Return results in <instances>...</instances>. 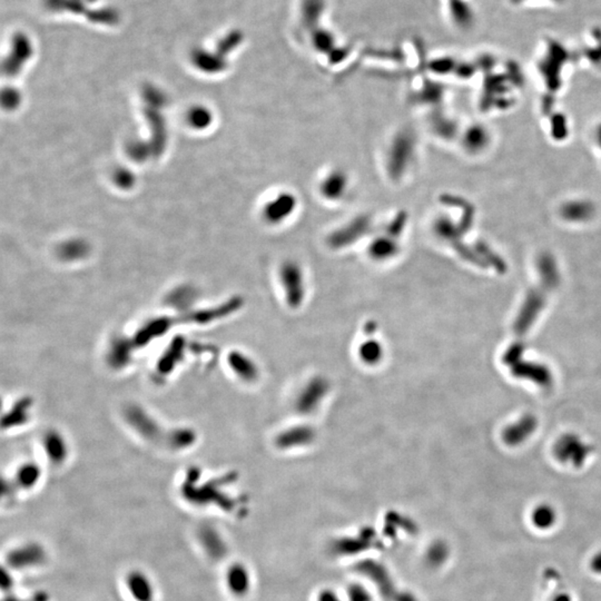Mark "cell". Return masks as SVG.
I'll list each match as a JSON object with an SVG mask.
<instances>
[{"label":"cell","instance_id":"1","mask_svg":"<svg viewBox=\"0 0 601 601\" xmlns=\"http://www.w3.org/2000/svg\"><path fill=\"white\" fill-rule=\"evenodd\" d=\"M224 586L233 598L244 599L253 587L250 569L242 562L229 564L224 572Z\"/></svg>","mask_w":601,"mask_h":601},{"label":"cell","instance_id":"2","mask_svg":"<svg viewBox=\"0 0 601 601\" xmlns=\"http://www.w3.org/2000/svg\"><path fill=\"white\" fill-rule=\"evenodd\" d=\"M124 589L131 601H156V586L141 570L134 569L126 574Z\"/></svg>","mask_w":601,"mask_h":601},{"label":"cell","instance_id":"3","mask_svg":"<svg viewBox=\"0 0 601 601\" xmlns=\"http://www.w3.org/2000/svg\"><path fill=\"white\" fill-rule=\"evenodd\" d=\"M34 405L32 398L25 396L19 398L13 407L0 415V429L11 430L26 426L32 418V409Z\"/></svg>","mask_w":601,"mask_h":601},{"label":"cell","instance_id":"4","mask_svg":"<svg viewBox=\"0 0 601 601\" xmlns=\"http://www.w3.org/2000/svg\"><path fill=\"white\" fill-rule=\"evenodd\" d=\"M43 448L45 455L53 463L64 462L66 460L68 447L64 436L56 430H49L43 436Z\"/></svg>","mask_w":601,"mask_h":601},{"label":"cell","instance_id":"5","mask_svg":"<svg viewBox=\"0 0 601 601\" xmlns=\"http://www.w3.org/2000/svg\"><path fill=\"white\" fill-rule=\"evenodd\" d=\"M42 478V469L37 463L25 462L19 467L15 476V483L22 489L30 490L35 487Z\"/></svg>","mask_w":601,"mask_h":601},{"label":"cell","instance_id":"6","mask_svg":"<svg viewBox=\"0 0 601 601\" xmlns=\"http://www.w3.org/2000/svg\"><path fill=\"white\" fill-rule=\"evenodd\" d=\"M557 514L550 505H538L531 514V522L533 527L540 531H548L556 524Z\"/></svg>","mask_w":601,"mask_h":601},{"label":"cell","instance_id":"7","mask_svg":"<svg viewBox=\"0 0 601 601\" xmlns=\"http://www.w3.org/2000/svg\"><path fill=\"white\" fill-rule=\"evenodd\" d=\"M11 487L13 486H11V482L6 479L5 476L0 474V501L11 495Z\"/></svg>","mask_w":601,"mask_h":601},{"label":"cell","instance_id":"8","mask_svg":"<svg viewBox=\"0 0 601 601\" xmlns=\"http://www.w3.org/2000/svg\"><path fill=\"white\" fill-rule=\"evenodd\" d=\"M593 568L596 570V571L601 572V552L597 556H595L593 560Z\"/></svg>","mask_w":601,"mask_h":601},{"label":"cell","instance_id":"9","mask_svg":"<svg viewBox=\"0 0 601 601\" xmlns=\"http://www.w3.org/2000/svg\"><path fill=\"white\" fill-rule=\"evenodd\" d=\"M3 407H4V400L1 399V397H0V413H1V411H3Z\"/></svg>","mask_w":601,"mask_h":601}]
</instances>
